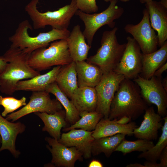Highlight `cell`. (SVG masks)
<instances>
[{"instance_id": "4dcf8cb0", "label": "cell", "mask_w": 167, "mask_h": 167, "mask_svg": "<svg viewBox=\"0 0 167 167\" xmlns=\"http://www.w3.org/2000/svg\"><path fill=\"white\" fill-rule=\"evenodd\" d=\"M26 101V98L24 96L18 99L13 97H3L0 95V105L4 108L2 115L6 117L20 107L25 105L27 104Z\"/></svg>"}, {"instance_id": "7a4b0ae2", "label": "cell", "mask_w": 167, "mask_h": 167, "mask_svg": "<svg viewBox=\"0 0 167 167\" xmlns=\"http://www.w3.org/2000/svg\"><path fill=\"white\" fill-rule=\"evenodd\" d=\"M30 54L18 48L10 46L2 56L7 63L0 73L1 92L11 95L16 91V85L18 82L41 74L39 71L33 69L29 65Z\"/></svg>"}, {"instance_id": "60d3db41", "label": "cell", "mask_w": 167, "mask_h": 167, "mask_svg": "<svg viewBox=\"0 0 167 167\" xmlns=\"http://www.w3.org/2000/svg\"><path fill=\"white\" fill-rule=\"evenodd\" d=\"M159 2L163 6L167 8V0H161Z\"/></svg>"}, {"instance_id": "2e32d148", "label": "cell", "mask_w": 167, "mask_h": 167, "mask_svg": "<svg viewBox=\"0 0 167 167\" xmlns=\"http://www.w3.org/2000/svg\"><path fill=\"white\" fill-rule=\"evenodd\" d=\"M152 28L157 32L158 46L161 47L167 40V8L159 2L151 0L145 4Z\"/></svg>"}, {"instance_id": "b9f144b4", "label": "cell", "mask_w": 167, "mask_h": 167, "mask_svg": "<svg viewBox=\"0 0 167 167\" xmlns=\"http://www.w3.org/2000/svg\"><path fill=\"white\" fill-rule=\"evenodd\" d=\"M106 2H110L112 0H103ZM120 1L123 2H129L130 0H119Z\"/></svg>"}, {"instance_id": "30bf717a", "label": "cell", "mask_w": 167, "mask_h": 167, "mask_svg": "<svg viewBox=\"0 0 167 167\" xmlns=\"http://www.w3.org/2000/svg\"><path fill=\"white\" fill-rule=\"evenodd\" d=\"M124 79L122 75L111 71L104 73L100 82L95 87L97 96L96 111L101 114L103 118H108L115 93Z\"/></svg>"}, {"instance_id": "8fae6325", "label": "cell", "mask_w": 167, "mask_h": 167, "mask_svg": "<svg viewBox=\"0 0 167 167\" xmlns=\"http://www.w3.org/2000/svg\"><path fill=\"white\" fill-rule=\"evenodd\" d=\"M142 19L138 24H128L124 29L131 34L139 46L143 54H148L157 50L158 38L150 22L149 15L145 8Z\"/></svg>"}, {"instance_id": "836d02e7", "label": "cell", "mask_w": 167, "mask_h": 167, "mask_svg": "<svg viewBox=\"0 0 167 167\" xmlns=\"http://www.w3.org/2000/svg\"><path fill=\"white\" fill-rule=\"evenodd\" d=\"M167 69V63L166 62L155 72L153 75L157 77L161 78L162 75Z\"/></svg>"}, {"instance_id": "5b68a950", "label": "cell", "mask_w": 167, "mask_h": 167, "mask_svg": "<svg viewBox=\"0 0 167 167\" xmlns=\"http://www.w3.org/2000/svg\"><path fill=\"white\" fill-rule=\"evenodd\" d=\"M118 30L116 27L105 31L96 54L87 59V62L99 67L103 74L113 71L126 48V43L120 44L118 41L116 35Z\"/></svg>"}, {"instance_id": "cb8c5ba5", "label": "cell", "mask_w": 167, "mask_h": 167, "mask_svg": "<svg viewBox=\"0 0 167 167\" xmlns=\"http://www.w3.org/2000/svg\"><path fill=\"white\" fill-rule=\"evenodd\" d=\"M34 113L44 123L42 131L47 132L52 138L58 140L61 137L62 129L66 127L65 110L62 109L52 114L39 112Z\"/></svg>"}, {"instance_id": "83f0119b", "label": "cell", "mask_w": 167, "mask_h": 167, "mask_svg": "<svg viewBox=\"0 0 167 167\" xmlns=\"http://www.w3.org/2000/svg\"><path fill=\"white\" fill-rule=\"evenodd\" d=\"M80 118L74 124L63 128V131L67 132L71 129L79 128L91 131L95 128L96 125L102 118V115L96 111H83L79 113Z\"/></svg>"}, {"instance_id": "ba28073f", "label": "cell", "mask_w": 167, "mask_h": 167, "mask_svg": "<svg viewBox=\"0 0 167 167\" xmlns=\"http://www.w3.org/2000/svg\"><path fill=\"white\" fill-rule=\"evenodd\" d=\"M162 79L154 75L146 79L139 75L133 81L139 87L141 96L148 105H155L157 113L164 117L167 115V92L162 85Z\"/></svg>"}, {"instance_id": "8d00e7d4", "label": "cell", "mask_w": 167, "mask_h": 167, "mask_svg": "<svg viewBox=\"0 0 167 167\" xmlns=\"http://www.w3.org/2000/svg\"><path fill=\"white\" fill-rule=\"evenodd\" d=\"M144 165L145 167H161L159 163H157L156 162L147 161L144 162Z\"/></svg>"}, {"instance_id": "8992f818", "label": "cell", "mask_w": 167, "mask_h": 167, "mask_svg": "<svg viewBox=\"0 0 167 167\" xmlns=\"http://www.w3.org/2000/svg\"><path fill=\"white\" fill-rule=\"evenodd\" d=\"M72 61L65 39L55 41L47 48H41L34 51L28 60L29 66L38 71L54 66L66 65Z\"/></svg>"}, {"instance_id": "44dd1931", "label": "cell", "mask_w": 167, "mask_h": 167, "mask_svg": "<svg viewBox=\"0 0 167 167\" xmlns=\"http://www.w3.org/2000/svg\"><path fill=\"white\" fill-rule=\"evenodd\" d=\"M167 41L158 50L142 55V68L139 75L146 79H149L155 71L167 62Z\"/></svg>"}, {"instance_id": "52a82bcc", "label": "cell", "mask_w": 167, "mask_h": 167, "mask_svg": "<svg viewBox=\"0 0 167 167\" xmlns=\"http://www.w3.org/2000/svg\"><path fill=\"white\" fill-rule=\"evenodd\" d=\"M118 0H112L108 7L98 13H87L79 10L75 15L78 16L84 23L85 29L83 33L88 44L91 46L95 34L101 27L107 25L111 28L114 27V20L119 19L123 14L124 9L117 5Z\"/></svg>"}, {"instance_id": "d590c367", "label": "cell", "mask_w": 167, "mask_h": 167, "mask_svg": "<svg viewBox=\"0 0 167 167\" xmlns=\"http://www.w3.org/2000/svg\"><path fill=\"white\" fill-rule=\"evenodd\" d=\"M88 167H102L103 165L99 161L93 160L88 165Z\"/></svg>"}, {"instance_id": "484cf974", "label": "cell", "mask_w": 167, "mask_h": 167, "mask_svg": "<svg viewBox=\"0 0 167 167\" xmlns=\"http://www.w3.org/2000/svg\"><path fill=\"white\" fill-rule=\"evenodd\" d=\"M45 91L54 95L64 107L67 122L73 125L79 119V112L71 100L60 89L55 81L47 86Z\"/></svg>"}, {"instance_id": "f35d334b", "label": "cell", "mask_w": 167, "mask_h": 167, "mask_svg": "<svg viewBox=\"0 0 167 167\" xmlns=\"http://www.w3.org/2000/svg\"><path fill=\"white\" fill-rule=\"evenodd\" d=\"M162 84L165 90L167 92V77L162 79Z\"/></svg>"}, {"instance_id": "6da1fadb", "label": "cell", "mask_w": 167, "mask_h": 167, "mask_svg": "<svg viewBox=\"0 0 167 167\" xmlns=\"http://www.w3.org/2000/svg\"><path fill=\"white\" fill-rule=\"evenodd\" d=\"M148 107L142 97L138 85L125 78L120 84L112 101L108 118L119 119L126 116L135 120Z\"/></svg>"}, {"instance_id": "9c48e42d", "label": "cell", "mask_w": 167, "mask_h": 167, "mask_svg": "<svg viewBox=\"0 0 167 167\" xmlns=\"http://www.w3.org/2000/svg\"><path fill=\"white\" fill-rule=\"evenodd\" d=\"M28 103L19 110L8 114L6 118L14 122L27 115L39 112L52 114L62 109V106L56 98L51 99L46 91L33 92Z\"/></svg>"}, {"instance_id": "e0dca14e", "label": "cell", "mask_w": 167, "mask_h": 167, "mask_svg": "<svg viewBox=\"0 0 167 167\" xmlns=\"http://www.w3.org/2000/svg\"><path fill=\"white\" fill-rule=\"evenodd\" d=\"M143 118L140 126L134 129L133 135L139 139H157L158 130L162 126V117L155 112L153 106H151L145 110Z\"/></svg>"}, {"instance_id": "d4e9b609", "label": "cell", "mask_w": 167, "mask_h": 167, "mask_svg": "<svg viewBox=\"0 0 167 167\" xmlns=\"http://www.w3.org/2000/svg\"><path fill=\"white\" fill-rule=\"evenodd\" d=\"M71 100L79 113L96 110L97 96L95 87H78Z\"/></svg>"}, {"instance_id": "7bdbcfd3", "label": "cell", "mask_w": 167, "mask_h": 167, "mask_svg": "<svg viewBox=\"0 0 167 167\" xmlns=\"http://www.w3.org/2000/svg\"><path fill=\"white\" fill-rule=\"evenodd\" d=\"M151 0H139V1L141 3H145L147 2L151 1Z\"/></svg>"}, {"instance_id": "4fadbf2b", "label": "cell", "mask_w": 167, "mask_h": 167, "mask_svg": "<svg viewBox=\"0 0 167 167\" xmlns=\"http://www.w3.org/2000/svg\"><path fill=\"white\" fill-rule=\"evenodd\" d=\"M45 140L52 155L51 164L54 166L74 167L77 161L83 160L82 153L75 147H67L50 137H46Z\"/></svg>"}, {"instance_id": "ab89813d", "label": "cell", "mask_w": 167, "mask_h": 167, "mask_svg": "<svg viewBox=\"0 0 167 167\" xmlns=\"http://www.w3.org/2000/svg\"><path fill=\"white\" fill-rule=\"evenodd\" d=\"M126 167H145L144 165H143L139 163L130 164L126 166Z\"/></svg>"}, {"instance_id": "74e56055", "label": "cell", "mask_w": 167, "mask_h": 167, "mask_svg": "<svg viewBox=\"0 0 167 167\" xmlns=\"http://www.w3.org/2000/svg\"><path fill=\"white\" fill-rule=\"evenodd\" d=\"M7 63L3 56H0V73L4 69Z\"/></svg>"}, {"instance_id": "d6986e66", "label": "cell", "mask_w": 167, "mask_h": 167, "mask_svg": "<svg viewBox=\"0 0 167 167\" xmlns=\"http://www.w3.org/2000/svg\"><path fill=\"white\" fill-rule=\"evenodd\" d=\"M66 40L73 61L76 62L87 60L91 46L86 43L79 25L74 27Z\"/></svg>"}, {"instance_id": "f546056e", "label": "cell", "mask_w": 167, "mask_h": 167, "mask_svg": "<svg viewBox=\"0 0 167 167\" xmlns=\"http://www.w3.org/2000/svg\"><path fill=\"white\" fill-rule=\"evenodd\" d=\"M154 145L152 140L139 139L134 141L123 139L117 147L115 151L122 152L126 155L134 151L144 152L148 150Z\"/></svg>"}, {"instance_id": "5bb4252c", "label": "cell", "mask_w": 167, "mask_h": 167, "mask_svg": "<svg viewBox=\"0 0 167 167\" xmlns=\"http://www.w3.org/2000/svg\"><path fill=\"white\" fill-rule=\"evenodd\" d=\"M61 135L58 141L68 147H74L80 152L85 159L92 155V146L95 139L92 135L93 131L74 129Z\"/></svg>"}, {"instance_id": "e575fe53", "label": "cell", "mask_w": 167, "mask_h": 167, "mask_svg": "<svg viewBox=\"0 0 167 167\" xmlns=\"http://www.w3.org/2000/svg\"><path fill=\"white\" fill-rule=\"evenodd\" d=\"M132 119L128 117L124 116L118 119H116V121L118 124L121 125H125L130 122Z\"/></svg>"}, {"instance_id": "7402d4cb", "label": "cell", "mask_w": 167, "mask_h": 167, "mask_svg": "<svg viewBox=\"0 0 167 167\" xmlns=\"http://www.w3.org/2000/svg\"><path fill=\"white\" fill-rule=\"evenodd\" d=\"M75 63L78 87H95L100 82L103 74L100 68L85 61Z\"/></svg>"}, {"instance_id": "1f68e13d", "label": "cell", "mask_w": 167, "mask_h": 167, "mask_svg": "<svg viewBox=\"0 0 167 167\" xmlns=\"http://www.w3.org/2000/svg\"><path fill=\"white\" fill-rule=\"evenodd\" d=\"M78 10L87 13L96 12L98 7L96 0H76Z\"/></svg>"}, {"instance_id": "f1b7e54d", "label": "cell", "mask_w": 167, "mask_h": 167, "mask_svg": "<svg viewBox=\"0 0 167 167\" xmlns=\"http://www.w3.org/2000/svg\"><path fill=\"white\" fill-rule=\"evenodd\" d=\"M164 125L162 127V134L156 145L139 155L138 158H144L147 161L157 162L164 149L167 146V116L163 118Z\"/></svg>"}, {"instance_id": "7c38bea8", "label": "cell", "mask_w": 167, "mask_h": 167, "mask_svg": "<svg viewBox=\"0 0 167 167\" xmlns=\"http://www.w3.org/2000/svg\"><path fill=\"white\" fill-rule=\"evenodd\" d=\"M127 43L122 56L113 70L125 78L133 80L140 75L142 68V53L136 42L132 37L126 38Z\"/></svg>"}, {"instance_id": "d6a6232c", "label": "cell", "mask_w": 167, "mask_h": 167, "mask_svg": "<svg viewBox=\"0 0 167 167\" xmlns=\"http://www.w3.org/2000/svg\"><path fill=\"white\" fill-rule=\"evenodd\" d=\"M161 167H167V146L162 151L159 157Z\"/></svg>"}, {"instance_id": "3957f363", "label": "cell", "mask_w": 167, "mask_h": 167, "mask_svg": "<svg viewBox=\"0 0 167 167\" xmlns=\"http://www.w3.org/2000/svg\"><path fill=\"white\" fill-rule=\"evenodd\" d=\"M29 29L32 30V28L28 20L19 23L14 34L9 38L12 43L10 46L18 48L30 54L37 49L46 47L52 42L66 40L70 33L67 29L52 28L48 32H40L36 36H31L28 33Z\"/></svg>"}, {"instance_id": "277c9868", "label": "cell", "mask_w": 167, "mask_h": 167, "mask_svg": "<svg viewBox=\"0 0 167 167\" xmlns=\"http://www.w3.org/2000/svg\"><path fill=\"white\" fill-rule=\"evenodd\" d=\"M40 0H32L25 6V10L33 23L34 29L44 28L47 25L52 28L67 29L71 20L78 10L76 0H71L69 4L53 11L40 12L37 5Z\"/></svg>"}, {"instance_id": "9a60e30c", "label": "cell", "mask_w": 167, "mask_h": 167, "mask_svg": "<svg viewBox=\"0 0 167 167\" xmlns=\"http://www.w3.org/2000/svg\"><path fill=\"white\" fill-rule=\"evenodd\" d=\"M26 126L21 122H14L4 118L0 113V135L2 139L0 152L7 150L15 158H18L20 152L16 149L15 142L18 135L25 131Z\"/></svg>"}, {"instance_id": "ee69618b", "label": "cell", "mask_w": 167, "mask_h": 167, "mask_svg": "<svg viewBox=\"0 0 167 167\" xmlns=\"http://www.w3.org/2000/svg\"><path fill=\"white\" fill-rule=\"evenodd\" d=\"M1 141H2V139H1V136L0 135V145L1 144Z\"/></svg>"}, {"instance_id": "ffe728a7", "label": "cell", "mask_w": 167, "mask_h": 167, "mask_svg": "<svg viewBox=\"0 0 167 167\" xmlns=\"http://www.w3.org/2000/svg\"><path fill=\"white\" fill-rule=\"evenodd\" d=\"M61 66H54L51 71L45 74L35 76L17 83L16 91L39 92L45 91L49 84L55 82Z\"/></svg>"}, {"instance_id": "4316f807", "label": "cell", "mask_w": 167, "mask_h": 167, "mask_svg": "<svg viewBox=\"0 0 167 167\" xmlns=\"http://www.w3.org/2000/svg\"><path fill=\"white\" fill-rule=\"evenodd\" d=\"M126 135L122 134L95 139L92 146V154L97 156L104 153L109 157L117 147L125 139Z\"/></svg>"}, {"instance_id": "603a6c76", "label": "cell", "mask_w": 167, "mask_h": 167, "mask_svg": "<svg viewBox=\"0 0 167 167\" xmlns=\"http://www.w3.org/2000/svg\"><path fill=\"white\" fill-rule=\"evenodd\" d=\"M55 82L60 89L71 99L78 88L75 62L61 66Z\"/></svg>"}, {"instance_id": "ac0fdd59", "label": "cell", "mask_w": 167, "mask_h": 167, "mask_svg": "<svg viewBox=\"0 0 167 167\" xmlns=\"http://www.w3.org/2000/svg\"><path fill=\"white\" fill-rule=\"evenodd\" d=\"M116 119L110 120L102 118L93 131L92 135L95 139L122 134L129 136L133 135V131L137 126L134 122L121 125L116 121Z\"/></svg>"}]
</instances>
